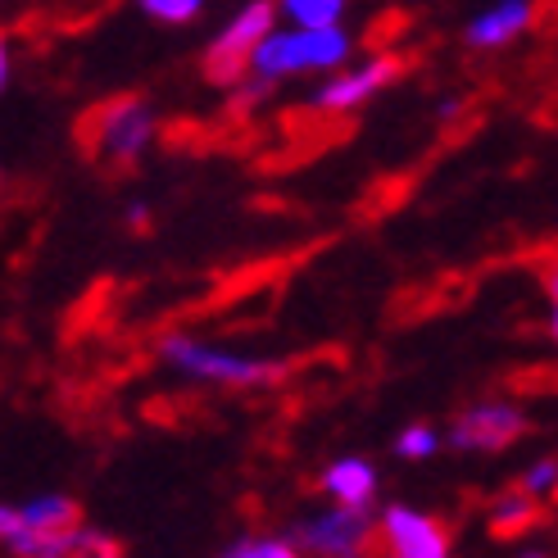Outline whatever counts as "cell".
Listing matches in <instances>:
<instances>
[{
	"label": "cell",
	"instance_id": "cell-8",
	"mask_svg": "<svg viewBox=\"0 0 558 558\" xmlns=\"http://www.w3.org/2000/svg\"><path fill=\"white\" fill-rule=\"evenodd\" d=\"M526 413L509 400H477L450 423V445L463 454H499L526 436Z\"/></svg>",
	"mask_w": 558,
	"mask_h": 558
},
{
	"label": "cell",
	"instance_id": "cell-17",
	"mask_svg": "<svg viewBox=\"0 0 558 558\" xmlns=\"http://www.w3.org/2000/svg\"><path fill=\"white\" fill-rule=\"evenodd\" d=\"M436 450H440V432H436L432 423H409V427L396 436V454L409 459V463H427Z\"/></svg>",
	"mask_w": 558,
	"mask_h": 558
},
{
	"label": "cell",
	"instance_id": "cell-2",
	"mask_svg": "<svg viewBox=\"0 0 558 558\" xmlns=\"http://www.w3.org/2000/svg\"><path fill=\"white\" fill-rule=\"evenodd\" d=\"M350 54H354V37L345 27H323V33H304V27H272V37L259 46L255 64V82H287L295 73H327L337 77L341 69H350Z\"/></svg>",
	"mask_w": 558,
	"mask_h": 558
},
{
	"label": "cell",
	"instance_id": "cell-12",
	"mask_svg": "<svg viewBox=\"0 0 558 558\" xmlns=\"http://www.w3.org/2000/svg\"><path fill=\"white\" fill-rule=\"evenodd\" d=\"M536 513H541V499L536 495H526L522 486H509V490H499L495 499H490V509H486V522H490V532L495 536H522L526 526L536 522Z\"/></svg>",
	"mask_w": 558,
	"mask_h": 558
},
{
	"label": "cell",
	"instance_id": "cell-20",
	"mask_svg": "<svg viewBox=\"0 0 558 558\" xmlns=\"http://www.w3.org/2000/svg\"><path fill=\"white\" fill-rule=\"evenodd\" d=\"M128 228L132 232H146L150 228V209L146 205H128Z\"/></svg>",
	"mask_w": 558,
	"mask_h": 558
},
{
	"label": "cell",
	"instance_id": "cell-10",
	"mask_svg": "<svg viewBox=\"0 0 558 558\" xmlns=\"http://www.w3.org/2000/svg\"><path fill=\"white\" fill-rule=\"evenodd\" d=\"M536 14L541 10L532 5V0H499V5H486L463 23V46L468 50H505L522 33H532Z\"/></svg>",
	"mask_w": 558,
	"mask_h": 558
},
{
	"label": "cell",
	"instance_id": "cell-5",
	"mask_svg": "<svg viewBox=\"0 0 558 558\" xmlns=\"http://www.w3.org/2000/svg\"><path fill=\"white\" fill-rule=\"evenodd\" d=\"M277 14L282 10L268 5V0H250V5H241L228 23L218 27L214 41L205 46V60H201V73L214 82V87H236V82L250 73L259 46L272 37Z\"/></svg>",
	"mask_w": 558,
	"mask_h": 558
},
{
	"label": "cell",
	"instance_id": "cell-9",
	"mask_svg": "<svg viewBox=\"0 0 558 558\" xmlns=\"http://www.w3.org/2000/svg\"><path fill=\"white\" fill-rule=\"evenodd\" d=\"M377 532L386 558H454L450 526L436 513L413 509V505H386L377 513Z\"/></svg>",
	"mask_w": 558,
	"mask_h": 558
},
{
	"label": "cell",
	"instance_id": "cell-15",
	"mask_svg": "<svg viewBox=\"0 0 558 558\" xmlns=\"http://www.w3.org/2000/svg\"><path fill=\"white\" fill-rule=\"evenodd\" d=\"M222 558H304V549L291 536H241L222 549Z\"/></svg>",
	"mask_w": 558,
	"mask_h": 558
},
{
	"label": "cell",
	"instance_id": "cell-6",
	"mask_svg": "<svg viewBox=\"0 0 558 558\" xmlns=\"http://www.w3.org/2000/svg\"><path fill=\"white\" fill-rule=\"evenodd\" d=\"M291 541L314 554V558H373L381 532L373 513H354V509H323L295 522Z\"/></svg>",
	"mask_w": 558,
	"mask_h": 558
},
{
	"label": "cell",
	"instance_id": "cell-1",
	"mask_svg": "<svg viewBox=\"0 0 558 558\" xmlns=\"http://www.w3.org/2000/svg\"><path fill=\"white\" fill-rule=\"evenodd\" d=\"M159 359L173 373L205 381V386H222V390H259V386H277L287 373V364L277 359H259V354H241L228 345H214L205 337H186V331H169L159 337Z\"/></svg>",
	"mask_w": 558,
	"mask_h": 558
},
{
	"label": "cell",
	"instance_id": "cell-16",
	"mask_svg": "<svg viewBox=\"0 0 558 558\" xmlns=\"http://www.w3.org/2000/svg\"><path fill=\"white\" fill-rule=\"evenodd\" d=\"M142 10L150 23H163V27H186L205 14V0H142Z\"/></svg>",
	"mask_w": 558,
	"mask_h": 558
},
{
	"label": "cell",
	"instance_id": "cell-11",
	"mask_svg": "<svg viewBox=\"0 0 558 558\" xmlns=\"http://www.w3.org/2000/svg\"><path fill=\"white\" fill-rule=\"evenodd\" d=\"M318 490L331 499V509H354V513H373L377 499V468L364 454H341L323 468Z\"/></svg>",
	"mask_w": 558,
	"mask_h": 558
},
{
	"label": "cell",
	"instance_id": "cell-7",
	"mask_svg": "<svg viewBox=\"0 0 558 558\" xmlns=\"http://www.w3.org/2000/svg\"><path fill=\"white\" fill-rule=\"evenodd\" d=\"M404 73V60L400 54H390V50H373L368 60H359L350 69H341L337 77H327L323 87L314 92V109L318 114H354V109H364L373 96H381L386 87H396Z\"/></svg>",
	"mask_w": 558,
	"mask_h": 558
},
{
	"label": "cell",
	"instance_id": "cell-18",
	"mask_svg": "<svg viewBox=\"0 0 558 558\" xmlns=\"http://www.w3.org/2000/svg\"><path fill=\"white\" fill-rule=\"evenodd\" d=\"M518 486H522L526 495H536V499H545V495H558V459H554V454H541V459H532V463L522 468Z\"/></svg>",
	"mask_w": 558,
	"mask_h": 558
},
{
	"label": "cell",
	"instance_id": "cell-4",
	"mask_svg": "<svg viewBox=\"0 0 558 558\" xmlns=\"http://www.w3.org/2000/svg\"><path fill=\"white\" fill-rule=\"evenodd\" d=\"M82 505L69 495H33L23 505H0V541L14 558H41L54 541L82 532Z\"/></svg>",
	"mask_w": 558,
	"mask_h": 558
},
{
	"label": "cell",
	"instance_id": "cell-13",
	"mask_svg": "<svg viewBox=\"0 0 558 558\" xmlns=\"http://www.w3.org/2000/svg\"><path fill=\"white\" fill-rule=\"evenodd\" d=\"M287 14L291 27H304V33H323V27H345V0H287L277 5Z\"/></svg>",
	"mask_w": 558,
	"mask_h": 558
},
{
	"label": "cell",
	"instance_id": "cell-3",
	"mask_svg": "<svg viewBox=\"0 0 558 558\" xmlns=\"http://www.w3.org/2000/svg\"><path fill=\"white\" fill-rule=\"evenodd\" d=\"M77 136L92 159L109 163V169H128L155 142V109L142 96H109L92 114H82Z\"/></svg>",
	"mask_w": 558,
	"mask_h": 558
},
{
	"label": "cell",
	"instance_id": "cell-14",
	"mask_svg": "<svg viewBox=\"0 0 558 558\" xmlns=\"http://www.w3.org/2000/svg\"><path fill=\"white\" fill-rule=\"evenodd\" d=\"M41 558H123V545L109 536V532H96V526H82V532L54 541Z\"/></svg>",
	"mask_w": 558,
	"mask_h": 558
},
{
	"label": "cell",
	"instance_id": "cell-19",
	"mask_svg": "<svg viewBox=\"0 0 558 558\" xmlns=\"http://www.w3.org/2000/svg\"><path fill=\"white\" fill-rule=\"evenodd\" d=\"M545 291H549V341L558 345V264L545 268Z\"/></svg>",
	"mask_w": 558,
	"mask_h": 558
}]
</instances>
